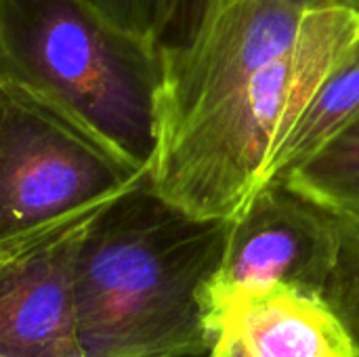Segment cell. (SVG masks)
<instances>
[{
	"instance_id": "obj_1",
	"label": "cell",
	"mask_w": 359,
	"mask_h": 357,
	"mask_svg": "<svg viewBox=\"0 0 359 357\" xmlns=\"http://www.w3.org/2000/svg\"><path fill=\"white\" fill-rule=\"evenodd\" d=\"M233 221L196 219L149 175L101 204L74 261L82 357H202V295L219 271Z\"/></svg>"
},
{
	"instance_id": "obj_2",
	"label": "cell",
	"mask_w": 359,
	"mask_h": 357,
	"mask_svg": "<svg viewBox=\"0 0 359 357\" xmlns=\"http://www.w3.org/2000/svg\"><path fill=\"white\" fill-rule=\"evenodd\" d=\"M359 42V11L309 6L292 48L204 118L158 143L151 187L183 213L233 221L263 189L265 170L322 82Z\"/></svg>"
},
{
	"instance_id": "obj_3",
	"label": "cell",
	"mask_w": 359,
	"mask_h": 357,
	"mask_svg": "<svg viewBox=\"0 0 359 357\" xmlns=\"http://www.w3.org/2000/svg\"><path fill=\"white\" fill-rule=\"evenodd\" d=\"M0 82L53 105L149 170L162 57L86 0H0Z\"/></svg>"
},
{
	"instance_id": "obj_4",
	"label": "cell",
	"mask_w": 359,
	"mask_h": 357,
	"mask_svg": "<svg viewBox=\"0 0 359 357\" xmlns=\"http://www.w3.org/2000/svg\"><path fill=\"white\" fill-rule=\"evenodd\" d=\"M145 175L53 105L0 82V246L95 210Z\"/></svg>"
},
{
	"instance_id": "obj_5",
	"label": "cell",
	"mask_w": 359,
	"mask_h": 357,
	"mask_svg": "<svg viewBox=\"0 0 359 357\" xmlns=\"http://www.w3.org/2000/svg\"><path fill=\"white\" fill-rule=\"evenodd\" d=\"M307 8L290 0H238L206 15L185 44L160 50L158 143L204 118L286 55L301 34Z\"/></svg>"
},
{
	"instance_id": "obj_6",
	"label": "cell",
	"mask_w": 359,
	"mask_h": 357,
	"mask_svg": "<svg viewBox=\"0 0 359 357\" xmlns=\"http://www.w3.org/2000/svg\"><path fill=\"white\" fill-rule=\"evenodd\" d=\"M95 210L0 246L2 357H82L74 261L82 229Z\"/></svg>"
},
{
	"instance_id": "obj_7",
	"label": "cell",
	"mask_w": 359,
	"mask_h": 357,
	"mask_svg": "<svg viewBox=\"0 0 359 357\" xmlns=\"http://www.w3.org/2000/svg\"><path fill=\"white\" fill-rule=\"evenodd\" d=\"M337 252L334 217L288 185L263 187L233 219L212 284H286L324 297Z\"/></svg>"
},
{
	"instance_id": "obj_8",
	"label": "cell",
	"mask_w": 359,
	"mask_h": 357,
	"mask_svg": "<svg viewBox=\"0 0 359 357\" xmlns=\"http://www.w3.org/2000/svg\"><path fill=\"white\" fill-rule=\"evenodd\" d=\"M206 357H359L330 305L286 284H212L202 295Z\"/></svg>"
},
{
	"instance_id": "obj_9",
	"label": "cell",
	"mask_w": 359,
	"mask_h": 357,
	"mask_svg": "<svg viewBox=\"0 0 359 357\" xmlns=\"http://www.w3.org/2000/svg\"><path fill=\"white\" fill-rule=\"evenodd\" d=\"M359 122V42L322 82L297 126L271 158L263 187L282 185Z\"/></svg>"
},
{
	"instance_id": "obj_10",
	"label": "cell",
	"mask_w": 359,
	"mask_h": 357,
	"mask_svg": "<svg viewBox=\"0 0 359 357\" xmlns=\"http://www.w3.org/2000/svg\"><path fill=\"white\" fill-rule=\"evenodd\" d=\"M282 185L324 210L359 219V122Z\"/></svg>"
},
{
	"instance_id": "obj_11",
	"label": "cell",
	"mask_w": 359,
	"mask_h": 357,
	"mask_svg": "<svg viewBox=\"0 0 359 357\" xmlns=\"http://www.w3.org/2000/svg\"><path fill=\"white\" fill-rule=\"evenodd\" d=\"M332 217L337 252L322 301L339 316L359 353V219L334 213Z\"/></svg>"
},
{
	"instance_id": "obj_12",
	"label": "cell",
	"mask_w": 359,
	"mask_h": 357,
	"mask_svg": "<svg viewBox=\"0 0 359 357\" xmlns=\"http://www.w3.org/2000/svg\"><path fill=\"white\" fill-rule=\"evenodd\" d=\"M86 2L95 6L103 17H107L120 29L151 40L156 44L166 0H86Z\"/></svg>"
},
{
	"instance_id": "obj_13",
	"label": "cell",
	"mask_w": 359,
	"mask_h": 357,
	"mask_svg": "<svg viewBox=\"0 0 359 357\" xmlns=\"http://www.w3.org/2000/svg\"><path fill=\"white\" fill-rule=\"evenodd\" d=\"M204 4L206 0H166L156 36L158 50H170L185 44L202 21Z\"/></svg>"
},
{
	"instance_id": "obj_14",
	"label": "cell",
	"mask_w": 359,
	"mask_h": 357,
	"mask_svg": "<svg viewBox=\"0 0 359 357\" xmlns=\"http://www.w3.org/2000/svg\"><path fill=\"white\" fill-rule=\"evenodd\" d=\"M231 2H238V0H206L204 4V13H202V19L210 13H217L221 8H225L227 4ZM290 2H297V4H303V6H318V4H339V6H347V8H355L359 11V0H290Z\"/></svg>"
},
{
	"instance_id": "obj_15",
	"label": "cell",
	"mask_w": 359,
	"mask_h": 357,
	"mask_svg": "<svg viewBox=\"0 0 359 357\" xmlns=\"http://www.w3.org/2000/svg\"><path fill=\"white\" fill-rule=\"evenodd\" d=\"M0 357H2V356H0Z\"/></svg>"
}]
</instances>
